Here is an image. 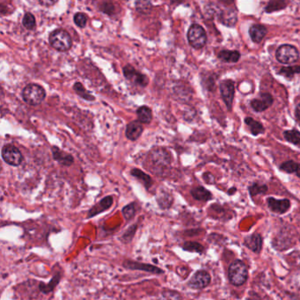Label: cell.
Wrapping results in <instances>:
<instances>
[{
  "label": "cell",
  "mask_w": 300,
  "mask_h": 300,
  "mask_svg": "<svg viewBox=\"0 0 300 300\" xmlns=\"http://www.w3.org/2000/svg\"><path fill=\"white\" fill-rule=\"evenodd\" d=\"M114 203V198L112 195H107L99 202L95 205H93L87 212L86 218H92L94 216H97L102 212H106L108 209H110L111 206Z\"/></svg>",
  "instance_id": "5bb4252c"
},
{
  "label": "cell",
  "mask_w": 300,
  "mask_h": 300,
  "mask_svg": "<svg viewBox=\"0 0 300 300\" xmlns=\"http://www.w3.org/2000/svg\"><path fill=\"white\" fill-rule=\"evenodd\" d=\"M276 58L281 64H291L299 60L300 52L293 45L282 44L277 49Z\"/></svg>",
  "instance_id": "5b68a950"
},
{
  "label": "cell",
  "mask_w": 300,
  "mask_h": 300,
  "mask_svg": "<svg viewBox=\"0 0 300 300\" xmlns=\"http://www.w3.org/2000/svg\"><path fill=\"white\" fill-rule=\"evenodd\" d=\"M124 75L129 81H130L136 86L146 87L149 84V79L147 76L143 74L141 72L137 71L134 67L130 64H127L123 69Z\"/></svg>",
  "instance_id": "52a82bcc"
},
{
  "label": "cell",
  "mask_w": 300,
  "mask_h": 300,
  "mask_svg": "<svg viewBox=\"0 0 300 300\" xmlns=\"http://www.w3.org/2000/svg\"><path fill=\"white\" fill-rule=\"evenodd\" d=\"M273 102V96L270 93H260L259 97L252 100L250 106L257 113H261L272 106Z\"/></svg>",
  "instance_id": "8fae6325"
},
{
  "label": "cell",
  "mask_w": 300,
  "mask_h": 300,
  "mask_svg": "<svg viewBox=\"0 0 300 300\" xmlns=\"http://www.w3.org/2000/svg\"><path fill=\"white\" fill-rule=\"evenodd\" d=\"M219 22L226 27H234L238 21L237 12L231 7H225V9L218 11Z\"/></svg>",
  "instance_id": "9a60e30c"
},
{
  "label": "cell",
  "mask_w": 300,
  "mask_h": 300,
  "mask_svg": "<svg viewBox=\"0 0 300 300\" xmlns=\"http://www.w3.org/2000/svg\"><path fill=\"white\" fill-rule=\"evenodd\" d=\"M137 227H138V224L137 223V224H133V225H129L128 228L126 229V231L123 234V235L121 236L120 240L122 242H124V244H129V243L131 242L133 238L135 237V235H136V233H137Z\"/></svg>",
  "instance_id": "836d02e7"
},
{
  "label": "cell",
  "mask_w": 300,
  "mask_h": 300,
  "mask_svg": "<svg viewBox=\"0 0 300 300\" xmlns=\"http://www.w3.org/2000/svg\"><path fill=\"white\" fill-rule=\"evenodd\" d=\"M2 159L5 163L13 167H19L23 162V155L16 146L13 145H5L1 151Z\"/></svg>",
  "instance_id": "8992f818"
},
{
  "label": "cell",
  "mask_w": 300,
  "mask_h": 300,
  "mask_svg": "<svg viewBox=\"0 0 300 300\" xmlns=\"http://www.w3.org/2000/svg\"><path fill=\"white\" fill-rule=\"evenodd\" d=\"M137 204L136 203H130L125 205L122 210V214L124 216V219L126 221H130L134 218V216L137 213Z\"/></svg>",
  "instance_id": "d590c367"
},
{
  "label": "cell",
  "mask_w": 300,
  "mask_h": 300,
  "mask_svg": "<svg viewBox=\"0 0 300 300\" xmlns=\"http://www.w3.org/2000/svg\"><path fill=\"white\" fill-rule=\"evenodd\" d=\"M189 43L192 48L200 49L207 43V34L205 29L199 24H192L187 34Z\"/></svg>",
  "instance_id": "277c9868"
},
{
  "label": "cell",
  "mask_w": 300,
  "mask_h": 300,
  "mask_svg": "<svg viewBox=\"0 0 300 300\" xmlns=\"http://www.w3.org/2000/svg\"><path fill=\"white\" fill-rule=\"evenodd\" d=\"M157 300H182V296L179 291L172 289H163L160 291Z\"/></svg>",
  "instance_id": "f1b7e54d"
},
{
  "label": "cell",
  "mask_w": 300,
  "mask_h": 300,
  "mask_svg": "<svg viewBox=\"0 0 300 300\" xmlns=\"http://www.w3.org/2000/svg\"><path fill=\"white\" fill-rule=\"evenodd\" d=\"M267 33H268L267 27L261 24L252 25L248 30L249 36L255 43H260V42L264 39Z\"/></svg>",
  "instance_id": "d6986e66"
},
{
  "label": "cell",
  "mask_w": 300,
  "mask_h": 300,
  "mask_svg": "<svg viewBox=\"0 0 300 300\" xmlns=\"http://www.w3.org/2000/svg\"><path fill=\"white\" fill-rule=\"evenodd\" d=\"M283 137L287 142L294 146H300V132L298 129H292L283 131Z\"/></svg>",
  "instance_id": "f546056e"
},
{
  "label": "cell",
  "mask_w": 300,
  "mask_h": 300,
  "mask_svg": "<svg viewBox=\"0 0 300 300\" xmlns=\"http://www.w3.org/2000/svg\"><path fill=\"white\" fill-rule=\"evenodd\" d=\"M73 21H74L76 26H78L80 28H84L87 23V16L84 13H77L73 17Z\"/></svg>",
  "instance_id": "74e56055"
},
{
  "label": "cell",
  "mask_w": 300,
  "mask_h": 300,
  "mask_svg": "<svg viewBox=\"0 0 300 300\" xmlns=\"http://www.w3.org/2000/svg\"><path fill=\"white\" fill-rule=\"evenodd\" d=\"M221 97L223 102H225L228 110H232L234 95H235V86L233 80H223L219 85Z\"/></svg>",
  "instance_id": "30bf717a"
},
{
  "label": "cell",
  "mask_w": 300,
  "mask_h": 300,
  "mask_svg": "<svg viewBox=\"0 0 300 300\" xmlns=\"http://www.w3.org/2000/svg\"><path fill=\"white\" fill-rule=\"evenodd\" d=\"M190 194L194 200L201 201V202H208L213 198L212 192L206 190L204 187H202V186L193 188L190 190Z\"/></svg>",
  "instance_id": "ffe728a7"
},
{
  "label": "cell",
  "mask_w": 300,
  "mask_h": 300,
  "mask_svg": "<svg viewBox=\"0 0 300 300\" xmlns=\"http://www.w3.org/2000/svg\"><path fill=\"white\" fill-rule=\"evenodd\" d=\"M288 4H289V2L285 1V0H271L268 3V5H266L265 12L267 14H271L274 12L285 9Z\"/></svg>",
  "instance_id": "83f0119b"
},
{
  "label": "cell",
  "mask_w": 300,
  "mask_h": 300,
  "mask_svg": "<svg viewBox=\"0 0 300 300\" xmlns=\"http://www.w3.org/2000/svg\"><path fill=\"white\" fill-rule=\"evenodd\" d=\"M229 281L234 286H241L248 279V269L247 265L241 260H235L228 269Z\"/></svg>",
  "instance_id": "6da1fadb"
},
{
  "label": "cell",
  "mask_w": 300,
  "mask_h": 300,
  "mask_svg": "<svg viewBox=\"0 0 300 300\" xmlns=\"http://www.w3.org/2000/svg\"><path fill=\"white\" fill-rule=\"evenodd\" d=\"M100 8H101V11H102V13L110 15V14L114 13L115 6H114V5H113L112 3H103V4L100 6Z\"/></svg>",
  "instance_id": "f35d334b"
},
{
  "label": "cell",
  "mask_w": 300,
  "mask_h": 300,
  "mask_svg": "<svg viewBox=\"0 0 300 300\" xmlns=\"http://www.w3.org/2000/svg\"><path fill=\"white\" fill-rule=\"evenodd\" d=\"M150 160L156 168H165L170 164V154L162 148H156L151 150Z\"/></svg>",
  "instance_id": "4fadbf2b"
},
{
  "label": "cell",
  "mask_w": 300,
  "mask_h": 300,
  "mask_svg": "<svg viewBox=\"0 0 300 300\" xmlns=\"http://www.w3.org/2000/svg\"><path fill=\"white\" fill-rule=\"evenodd\" d=\"M51 150L54 160H56L58 164L64 167H70L74 162V158L72 157V155L64 150H60L58 146H52Z\"/></svg>",
  "instance_id": "ac0fdd59"
},
{
  "label": "cell",
  "mask_w": 300,
  "mask_h": 300,
  "mask_svg": "<svg viewBox=\"0 0 300 300\" xmlns=\"http://www.w3.org/2000/svg\"><path fill=\"white\" fill-rule=\"evenodd\" d=\"M73 89L75 91V93L80 96V97L84 99L86 101H88V102H93L95 100V97L93 96V94L89 93L88 91L83 86V85L81 84L80 82H76L74 86H73Z\"/></svg>",
  "instance_id": "1f68e13d"
},
{
  "label": "cell",
  "mask_w": 300,
  "mask_h": 300,
  "mask_svg": "<svg viewBox=\"0 0 300 300\" xmlns=\"http://www.w3.org/2000/svg\"><path fill=\"white\" fill-rule=\"evenodd\" d=\"M244 122L248 126L253 136L256 137V136H259L260 134H263L265 132L263 125L260 124V122L254 119L253 117H246Z\"/></svg>",
  "instance_id": "d4e9b609"
},
{
  "label": "cell",
  "mask_w": 300,
  "mask_h": 300,
  "mask_svg": "<svg viewBox=\"0 0 300 300\" xmlns=\"http://www.w3.org/2000/svg\"><path fill=\"white\" fill-rule=\"evenodd\" d=\"M279 75L291 80L294 78L296 74H300V65H292V66H283L278 71Z\"/></svg>",
  "instance_id": "4dcf8cb0"
},
{
  "label": "cell",
  "mask_w": 300,
  "mask_h": 300,
  "mask_svg": "<svg viewBox=\"0 0 300 300\" xmlns=\"http://www.w3.org/2000/svg\"><path fill=\"white\" fill-rule=\"evenodd\" d=\"M123 267L124 269H129V270H140V271L156 274V275L164 274L163 269H160L159 267L154 266V265L149 264V263L137 261V260L127 259L123 262Z\"/></svg>",
  "instance_id": "ba28073f"
},
{
  "label": "cell",
  "mask_w": 300,
  "mask_h": 300,
  "mask_svg": "<svg viewBox=\"0 0 300 300\" xmlns=\"http://www.w3.org/2000/svg\"><path fill=\"white\" fill-rule=\"evenodd\" d=\"M130 173L133 177H135L138 181H141L142 184L145 186L147 190H149L153 184V181L151 177L138 168H133Z\"/></svg>",
  "instance_id": "cb8c5ba5"
},
{
  "label": "cell",
  "mask_w": 300,
  "mask_h": 300,
  "mask_svg": "<svg viewBox=\"0 0 300 300\" xmlns=\"http://www.w3.org/2000/svg\"><path fill=\"white\" fill-rule=\"evenodd\" d=\"M151 7V3L148 1H137L136 2V8L138 11H144Z\"/></svg>",
  "instance_id": "ab89813d"
},
{
  "label": "cell",
  "mask_w": 300,
  "mask_h": 300,
  "mask_svg": "<svg viewBox=\"0 0 300 300\" xmlns=\"http://www.w3.org/2000/svg\"><path fill=\"white\" fill-rule=\"evenodd\" d=\"M212 282V278L210 273L206 270H198L192 276L190 281L188 282V285L191 289L194 290H203L204 288L209 286Z\"/></svg>",
  "instance_id": "9c48e42d"
},
{
  "label": "cell",
  "mask_w": 300,
  "mask_h": 300,
  "mask_svg": "<svg viewBox=\"0 0 300 300\" xmlns=\"http://www.w3.org/2000/svg\"><path fill=\"white\" fill-rule=\"evenodd\" d=\"M203 181L207 184H214L215 183V177L211 172H204L203 174Z\"/></svg>",
  "instance_id": "60d3db41"
},
{
  "label": "cell",
  "mask_w": 300,
  "mask_h": 300,
  "mask_svg": "<svg viewBox=\"0 0 300 300\" xmlns=\"http://www.w3.org/2000/svg\"><path fill=\"white\" fill-rule=\"evenodd\" d=\"M241 55L238 50H226L223 49L217 55L218 59L222 62L229 63V64H236L240 59Z\"/></svg>",
  "instance_id": "44dd1931"
},
{
  "label": "cell",
  "mask_w": 300,
  "mask_h": 300,
  "mask_svg": "<svg viewBox=\"0 0 300 300\" xmlns=\"http://www.w3.org/2000/svg\"><path fill=\"white\" fill-rule=\"evenodd\" d=\"M244 245L252 252L256 254H259L262 249L263 239L260 234L255 233V234L247 235L244 238Z\"/></svg>",
  "instance_id": "2e32d148"
},
{
  "label": "cell",
  "mask_w": 300,
  "mask_h": 300,
  "mask_svg": "<svg viewBox=\"0 0 300 300\" xmlns=\"http://www.w3.org/2000/svg\"><path fill=\"white\" fill-rule=\"evenodd\" d=\"M182 249L184 251L191 252V253H197V254H203L204 252V247L202 244L195 241H186L181 246Z\"/></svg>",
  "instance_id": "e575fe53"
},
{
  "label": "cell",
  "mask_w": 300,
  "mask_h": 300,
  "mask_svg": "<svg viewBox=\"0 0 300 300\" xmlns=\"http://www.w3.org/2000/svg\"><path fill=\"white\" fill-rule=\"evenodd\" d=\"M137 119L141 124H150L153 117L152 111L150 107L142 106L138 107L137 110Z\"/></svg>",
  "instance_id": "4316f807"
},
{
  "label": "cell",
  "mask_w": 300,
  "mask_h": 300,
  "mask_svg": "<svg viewBox=\"0 0 300 300\" xmlns=\"http://www.w3.org/2000/svg\"><path fill=\"white\" fill-rule=\"evenodd\" d=\"M144 131V127L138 120H135L127 124L125 135L129 140L136 141L141 137L142 133Z\"/></svg>",
  "instance_id": "e0dca14e"
},
{
  "label": "cell",
  "mask_w": 300,
  "mask_h": 300,
  "mask_svg": "<svg viewBox=\"0 0 300 300\" xmlns=\"http://www.w3.org/2000/svg\"><path fill=\"white\" fill-rule=\"evenodd\" d=\"M295 115L296 118L298 120V123H299L300 125V103L297 106V107H296Z\"/></svg>",
  "instance_id": "b9f144b4"
},
{
  "label": "cell",
  "mask_w": 300,
  "mask_h": 300,
  "mask_svg": "<svg viewBox=\"0 0 300 300\" xmlns=\"http://www.w3.org/2000/svg\"><path fill=\"white\" fill-rule=\"evenodd\" d=\"M22 98L24 102L31 105L37 106L40 105L46 98V92L40 85L28 84L23 89Z\"/></svg>",
  "instance_id": "3957f363"
},
{
  "label": "cell",
  "mask_w": 300,
  "mask_h": 300,
  "mask_svg": "<svg viewBox=\"0 0 300 300\" xmlns=\"http://www.w3.org/2000/svg\"><path fill=\"white\" fill-rule=\"evenodd\" d=\"M236 191H237V189H236V188H232V189H230V190H228L227 193H228V194H230V195H232V194H234Z\"/></svg>",
  "instance_id": "ee69618b"
},
{
  "label": "cell",
  "mask_w": 300,
  "mask_h": 300,
  "mask_svg": "<svg viewBox=\"0 0 300 300\" xmlns=\"http://www.w3.org/2000/svg\"><path fill=\"white\" fill-rule=\"evenodd\" d=\"M41 5H46L47 7H49L50 5H53L56 4V1H49V2H45V1H41L39 2Z\"/></svg>",
  "instance_id": "7bdbcfd3"
},
{
  "label": "cell",
  "mask_w": 300,
  "mask_h": 300,
  "mask_svg": "<svg viewBox=\"0 0 300 300\" xmlns=\"http://www.w3.org/2000/svg\"><path fill=\"white\" fill-rule=\"evenodd\" d=\"M23 27L28 30H34L36 27L35 16L31 13H26L22 20Z\"/></svg>",
  "instance_id": "8d00e7d4"
},
{
  "label": "cell",
  "mask_w": 300,
  "mask_h": 300,
  "mask_svg": "<svg viewBox=\"0 0 300 300\" xmlns=\"http://www.w3.org/2000/svg\"><path fill=\"white\" fill-rule=\"evenodd\" d=\"M61 278H62V274L58 272L54 276L53 278H51L50 282H48V283L41 282L40 285H39V290H40L41 292L47 295V294L50 293L51 291H53L54 289L58 286V283L61 281Z\"/></svg>",
  "instance_id": "7402d4cb"
},
{
  "label": "cell",
  "mask_w": 300,
  "mask_h": 300,
  "mask_svg": "<svg viewBox=\"0 0 300 300\" xmlns=\"http://www.w3.org/2000/svg\"><path fill=\"white\" fill-rule=\"evenodd\" d=\"M279 169L287 173H294L297 176L300 177V164L294 160H288L280 165Z\"/></svg>",
  "instance_id": "484cf974"
},
{
  "label": "cell",
  "mask_w": 300,
  "mask_h": 300,
  "mask_svg": "<svg viewBox=\"0 0 300 300\" xmlns=\"http://www.w3.org/2000/svg\"><path fill=\"white\" fill-rule=\"evenodd\" d=\"M268 186L266 184H260L259 182H254L248 187V192L251 197H255L259 194H264L268 192Z\"/></svg>",
  "instance_id": "d6a6232c"
},
{
  "label": "cell",
  "mask_w": 300,
  "mask_h": 300,
  "mask_svg": "<svg viewBox=\"0 0 300 300\" xmlns=\"http://www.w3.org/2000/svg\"><path fill=\"white\" fill-rule=\"evenodd\" d=\"M268 207L271 212L282 215L286 213L291 208V201L289 199H277L275 197L267 198Z\"/></svg>",
  "instance_id": "7c38bea8"
},
{
  "label": "cell",
  "mask_w": 300,
  "mask_h": 300,
  "mask_svg": "<svg viewBox=\"0 0 300 300\" xmlns=\"http://www.w3.org/2000/svg\"><path fill=\"white\" fill-rule=\"evenodd\" d=\"M49 44L60 52H65L71 49L72 39L71 35L64 29H56L49 36Z\"/></svg>",
  "instance_id": "7a4b0ae2"
},
{
  "label": "cell",
  "mask_w": 300,
  "mask_h": 300,
  "mask_svg": "<svg viewBox=\"0 0 300 300\" xmlns=\"http://www.w3.org/2000/svg\"><path fill=\"white\" fill-rule=\"evenodd\" d=\"M157 203L159 204L160 209L168 210L172 206V203H173V197L172 194L168 191L162 190L157 195Z\"/></svg>",
  "instance_id": "603a6c76"
}]
</instances>
